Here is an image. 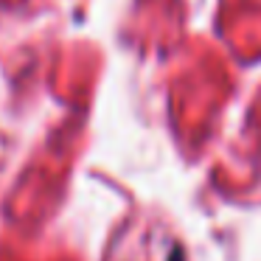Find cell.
I'll use <instances>...</instances> for the list:
<instances>
[{
  "label": "cell",
  "mask_w": 261,
  "mask_h": 261,
  "mask_svg": "<svg viewBox=\"0 0 261 261\" xmlns=\"http://www.w3.org/2000/svg\"><path fill=\"white\" fill-rule=\"evenodd\" d=\"M169 261H186V253H182V247H174V250H171Z\"/></svg>",
  "instance_id": "obj_1"
}]
</instances>
